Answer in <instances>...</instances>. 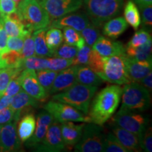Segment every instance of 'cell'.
<instances>
[{"label": "cell", "mask_w": 152, "mask_h": 152, "mask_svg": "<svg viewBox=\"0 0 152 152\" xmlns=\"http://www.w3.org/2000/svg\"><path fill=\"white\" fill-rule=\"evenodd\" d=\"M122 87L118 85H108L92 99L88 116L91 123L103 125L114 115L121 99Z\"/></svg>", "instance_id": "6da1fadb"}, {"label": "cell", "mask_w": 152, "mask_h": 152, "mask_svg": "<svg viewBox=\"0 0 152 152\" xmlns=\"http://www.w3.org/2000/svg\"><path fill=\"white\" fill-rule=\"evenodd\" d=\"M97 89L98 87L76 83L66 90L52 94V100L68 104L87 115L91 102Z\"/></svg>", "instance_id": "7a4b0ae2"}, {"label": "cell", "mask_w": 152, "mask_h": 152, "mask_svg": "<svg viewBox=\"0 0 152 152\" xmlns=\"http://www.w3.org/2000/svg\"><path fill=\"white\" fill-rule=\"evenodd\" d=\"M16 11L28 31L48 29L51 19L39 0H22Z\"/></svg>", "instance_id": "3957f363"}, {"label": "cell", "mask_w": 152, "mask_h": 152, "mask_svg": "<svg viewBox=\"0 0 152 152\" xmlns=\"http://www.w3.org/2000/svg\"><path fill=\"white\" fill-rule=\"evenodd\" d=\"M124 1L125 0H83V4L91 23L99 28L121 13Z\"/></svg>", "instance_id": "277c9868"}, {"label": "cell", "mask_w": 152, "mask_h": 152, "mask_svg": "<svg viewBox=\"0 0 152 152\" xmlns=\"http://www.w3.org/2000/svg\"><path fill=\"white\" fill-rule=\"evenodd\" d=\"M122 105L120 110L142 112L151 105L150 92L143 85L136 82L125 84L122 87Z\"/></svg>", "instance_id": "5b68a950"}, {"label": "cell", "mask_w": 152, "mask_h": 152, "mask_svg": "<svg viewBox=\"0 0 152 152\" xmlns=\"http://www.w3.org/2000/svg\"><path fill=\"white\" fill-rule=\"evenodd\" d=\"M126 55V54H125ZM125 55L103 57L104 69L99 77L104 81L115 85H125L131 83L125 66Z\"/></svg>", "instance_id": "8992f818"}, {"label": "cell", "mask_w": 152, "mask_h": 152, "mask_svg": "<svg viewBox=\"0 0 152 152\" xmlns=\"http://www.w3.org/2000/svg\"><path fill=\"white\" fill-rule=\"evenodd\" d=\"M106 133L102 125L87 123L83 128L80 140L74 146L75 151L102 152Z\"/></svg>", "instance_id": "52a82bcc"}, {"label": "cell", "mask_w": 152, "mask_h": 152, "mask_svg": "<svg viewBox=\"0 0 152 152\" xmlns=\"http://www.w3.org/2000/svg\"><path fill=\"white\" fill-rule=\"evenodd\" d=\"M111 118V121L118 126L137 134L140 142H141L144 131L147 128L149 122V118L146 115L137 111L127 110H119Z\"/></svg>", "instance_id": "ba28073f"}, {"label": "cell", "mask_w": 152, "mask_h": 152, "mask_svg": "<svg viewBox=\"0 0 152 152\" xmlns=\"http://www.w3.org/2000/svg\"><path fill=\"white\" fill-rule=\"evenodd\" d=\"M43 108L52 115L55 121L60 123L68 121L91 123V120L88 115L73 106L58 101H49Z\"/></svg>", "instance_id": "9c48e42d"}, {"label": "cell", "mask_w": 152, "mask_h": 152, "mask_svg": "<svg viewBox=\"0 0 152 152\" xmlns=\"http://www.w3.org/2000/svg\"><path fill=\"white\" fill-rule=\"evenodd\" d=\"M36 151L60 152L67 149L62 140L60 123L54 119L42 141L34 148Z\"/></svg>", "instance_id": "30bf717a"}, {"label": "cell", "mask_w": 152, "mask_h": 152, "mask_svg": "<svg viewBox=\"0 0 152 152\" xmlns=\"http://www.w3.org/2000/svg\"><path fill=\"white\" fill-rule=\"evenodd\" d=\"M51 21L81 8L83 0H39Z\"/></svg>", "instance_id": "8fae6325"}, {"label": "cell", "mask_w": 152, "mask_h": 152, "mask_svg": "<svg viewBox=\"0 0 152 152\" xmlns=\"http://www.w3.org/2000/svg\"><path fill=\"white\" fill-rule=\"evenodd\" d=\"M19 77L22 89L32 97L39 102H44L47 99L49 94L38 80L36 71L30 69L23 70Z\"/></svg>", "instance_id": "7c38bea8"}, {"label": "cell", "mask_w": 152, "mask_h": 152, "mask_svg": "<svg viewBox=\"0 0 152 152\" xmlns=\"http://www.w3.org/2000/svg\"><path fill=\"white\" fill-rule=\"evenodd\" d=\"M16 121L3 125L0 134V151L11 152L21 150V141L17 134Z\"/></svg>", "instance_id": "4fadbf2b"}, {"label": "cell", "mask_w": 152, "mask_h": 152, "mask_svg": "<svg viewBox=\"0 0 152 152\" xmlns=\"http://www.w3.org/2000/svg\"><path fill=\"white\" fill-rule=\"evenodd\" d=\"M90 23L88 16L85 13L73 12L59 18L52 20L49 28H57L62 29L65 27H70L80 32L89 24H90Z\"/></svg>", "instance_id": "5bb4252c"}, {"label": "cell", "mask_w": 152, "mask_h": 152, "mask_svg": "<svg viewBox=\"0 0 152 152\" xmlns=\"http://www.w3.org/2000/svg\"><path fill=\"white\" fill-rule=\"evenodd\" d=\"M54 121V118L46 110H42L37 114L36 120V126L33 134L29 140L26 142L28 148H35L42 141L47 131Z\"/></svg>", "instance_id": "9a60e30c"}, {"label": "cell", "mask_w": 152, "mask_h": 152, "mask_svg": "<svg viewBox=\"0 0 152 152\" xmlns=\"http://www.w3.org/2000/svg\"><path fill=\"white\" fill-rule=\"evenodd\" d=\"M128 75L132 82L140 83L151 71L152 60L138 61L127 55L124 56Z\"/></svg>", "instance_id": "2e32d148"}, {"label": "cell", "mask_w": 152, "mask_h": 152, "mask_svg": "<svg viewBox=\"0 0 152 152\" xmlns=\"http://www.w3.org/2000/svg\"><path fill=\"white\" fill-rule=\"evenodd\" d=\"M110 126L113 134L127 151L138 152L142 151L140 146V139L137 134L125 130L113 121H111Z\"/></svg>", "instance_id": "e0dca14e"}, {"label": "cell", "mask_w": 152, "mask_h": 152, "mask_svg": "<svg viewBox=\"0 0 152 152\" xmlns=\"http://www.w3.org/2000/svg\"><path fill=\"white\" fill-rule=\"evenodd\" d=\"M92 49L97 52L102 57L125 55V47L120 41L111 40L109 37L101 35L96 39Z\"/></svg>", "instance_id": "ac0fdd59"}, {"label": "cell", "mask_w": 152, "mask_h": 152, "mask_svg": "<svg viewBox=\"0 0 152 152\" xmlns=\"http://www.w3.org/2000/svg\"><path fill=\"white\" fill-rule=\"evenodd\" d=\"M77 68V66L72 65L70 67L59 71V73H58L55 77L49 94L52 95L65 91L77 83L76 80Z\"/></svg>", "instance_id": "d6986e66"}, {"label": "cell", "mask_w": 152, "mask_h": 152, "mask_svg": "<svg viewBox=\"0 0 152 152\" xmlns=\"http://www.w3.org/2000/svg\"><path fill=\"white\" fill-rule=\"evenodd\" d=\"M39 104V102L32 97L22 89L18 93L12 96V99L9 106L14 112V121L18 122L21 116L22 111L25 109H27L28 107L37 108Z\"/></svg>", "instance_id": "ffe728a7"}, {"label": "cell", "mask_w": 152, "mask_h": 152, "mask_svg": "<svg viewBox=\"0 0 152 152\" xmlns=\"http://www.w3.org/2000/svg\"><path fill=\"white\" fill-rule=\"evenodd\" d=\"M85 123L75 124L73 121L63 123L61 125L62 140L66 148L71 149L80 140Z\"/></svg>", "instance_id": "44dd1931"}, {"label": "cell", "mask_w": 152, "mask_h": 152, "mask_svg": "<svg viewBox=\"0 0 152 152\" xmlns=\"http://www.w3.org/2000/svg\"><path fill=\"white\" fill-rule=\"evenodd\" d=\"M4 28L7 35L12 37H25L28 31L22 22L17 11L2 17Z\"/></svg>", "instance_id": "7402d4cb"}, {"label": "cell", "mask_w": 152, "mask_h": 152, "mask_svg": "<svg viewBox=\"0 0 152 152\" xmlns=\"http://www.w3.org/2000/svg\"><path fill=\"white\" fill-rule=\"evenodd\" d=\"M128 24L124 17H114L105 22L102 28V33L106 37L115 39L128 29Z\"/></svg>", "instance_id": "603a6c76"}, {"label": "cell", "mask_w": 152, "mask_h": 152, "mask_svg": "<svg viewBox=\"0 0 152 152\" xmlns=\"http://www.w3.org/2000/svg\"><path fill=\"white\" fill-rule=\"evenodd\" d=\"M17 134L21 142H26L33 134L36 126V118L35 114L28 113L18 120Z\"/></svg>", "instance_id": "cb8c5ba5"}, {"label": "cell", "mask_w": 152, "mask_h": 152, "mask_svg": "<svg viewBox=\"0 0 152 152\" xmlns=\"http://www.w3.org/2000/svg\"><path fill=\"white\" fill-rule=\"evenodd\" d=\"M76 80L80 84L99 87L103 83V80L87 66L77 65Z\"/></svg>", "instance_id": "d4e9b609"}, {"label": "cell", "mask_w": 152, "mask_h": 152, "mask_svg": "<svg viewBox=\"0 0 152 152\" xmlns=\"http://www.w3.org/2000/svg\"><path fill=\"white\" fill-rule=\"evenodd\" d=\"M152 42L151 39L141 46L136 47H130L125 46V53L127 56L132 57V58L138 61L152 60L151 59Z\"/></svg>", "instance_id": "484cf974"}, {"label": "cell", "mask_w": 152, "mask_h": 152, "mask_svg": "<svg viewBox=\"0 0 152 152\" xmlns=\"http://www.w3.org/2000/svg\"><path fill=\"white\" fill-rule=\"evenodd\" d=\"M124 18L127 23L137 30L141 24V17L136 4L129 0L125 6Z\"/></svg>", "instance_id": "4316f807"}, {"label": "cell", "mask_w": 152, "mask_h": 152, "mask_svg": "<svg viewBox=\"0 0 152 152\" xmlns=\"http://www.w3.org/2000/svg\"><path fill=\"white\" fill-rule=\"evenodd\" d=\"M47 28H43L33 32V36L35 42V55L41 57H53L49 50L45 41V33Z\"/></svg>", "instance_id": "83f0119b"}, {"label": "cell", "mask_w": 152, "mask_h": 152, "mask_svg": "<svg viewBox=\"0 0 152 152\" xmlns=\"http://www.w3.org/2000/svg\"><path fill=\"white\" fill-rule=\"evenodd\" d=\"M45 41L53 56L55 51L59 47L64 41L62 31L59 28H49L45 33Z\"/></svg>", "instance_id": "f1b7e54d"}, {"label": "cell", "mask_w": 152, "mask_h": 152, "mask_svg": "<svg viewBox=\"0 0 152 152\" xmlns=\"http://www.w3.org/2000/svg\"><path fill=\"white\" fill-rule=\"evenodd\" d=\"M21 61L20 53L8 49L0 54V68H16L20 69Z\"/></svg>", "instance_id": "f546056e"}, {"label": "cell", "mask_w": 152, "mask_h": 152, "mask_svg": "<svg viewBox=\"0 0 152 152\" xmlns=\"http://www.w3.org/2000/svg\"><path fill=\"white\" fill-rule=\"evenodd\" d=\"M48 66V60L47 57H41L38 56H33L22 58L20 63V69H30L34 71L45 69Z\"/></svg>", "instance_id": "4dcf8cb0"}, {"label": "cell", "mask_w": 152, "mask_h": 152, "mask_svg": "<svg viewBox=\"0 0 152 152\" xmlns=\"http://www.w3.org/2000/svg\"><path fill=\"white\" fill-rule=\"evenodd\" d=\"M62 29L65 43L76 47L78 49L85 45L84 38L82 37L79 31L70 27H65Z\"/></svg>", "instance_id": "1f68e13d"}, {"label": "cell", "mask_w": 152, "mask_h": 152, "mask_svg": "<svg viewBox=\"0 0 152 152\" xmlns=\"http://www.w3.org/2000/svg\"><path fill=\"white\" fill-rule=\"evenodd\" d=\"M58 73V72L52 71L48 68L38 70L36 72L38 80L48 94L52 88L53 83H54L55 77Z\"/></svg>", "instance_id": "d6a6232c"}, {"label": "cell", "mask_w": 152, "mask_h": 152, "mask_svg": "<svg viewBox=\"0 0 152 152\" xmlns=\"http://www.w3.org/2000/svg\"><path fill=\"white\" fill-rule=\"evenodd\" d=\"M21 71V69L16 68H0V98L2 96L11 80L20 74Z\"/></svg>", "instance_id": "836d02e7"}, {"label": "cell", "mask_w": 152, "mask_h": 152, "mask_svg": "<svg viewBox=\"0 0 152 152\" xmlns=\"http://www.w3.org/2000/svg\"><path fill=\"white\" fill-rule=\"evenodd\" d=\"M103 151L104 152H128L113 134V132L106 133L104 141Z\"/></svg>", "instance_id": "e575fe53"}, {"label": "cell", "mask_w": 152, "mask_h": 152, "mask_svg": "<svg viewBox=\"0 0 152 152\" xmlns=\"http://www.w3.org/2000/svg\"><path fill=\"white\" fill-rule=\"evenodd\" d=\"M80 33L82 37L84 38L86 45L90 47L91 48L94 45L96 39L101 36L100 30H99V28L96 27L91 23Z\"/></svg>", "instance_id": "d590c367"}, {"label": "cell", "mask_w": 152, "mask_h": 152, "mask_svg": "<svg viewBox=\"0 0 152 152\" xmlns=\"http://www.w3.org/2000/svg\"><path fill=\"white\" fill-rule=\"evenodd\" d=\"M149 30L145 28L138 30L134 34V35L132 36V37L131 38V39L129 41L126 46L136 48V47H138L145 44L147 41L151 39V34L149 33Z\"/></svg>", "instance_id": "8d00e7d4"}, {"label": "cell", "mask_w": 152, "mask_h": 152, "mask_svg": "<svg viewBox=\"0 0 152 152\" xmlns=\"http://www.w3.org/2000/svg\"><path fill=\"white\" fill-rule=\"evenodd\" d=\"M47 68L52 71L59 72L73 65V59H66L60 57H47Z\"/></svg>", "instance_id": "74e56055"}, {"label": "cell", "mask_w": 152, "mask_h": 152, "mask_svg": "<svg viewBox=\"0 0 152 152\" xmlns=\"http://www.w3.org/2000/svg\"><path fill=\"white\" fill-rule=\"evenodd\" d=\"M87 66L91 68L94 73L98 75L103 72L104 69V58L97 52L92 49L89 58Z\"/></svg>", "instance_id": "f35d334b"}, {"label": "cell", "mask_w": 152, "mask_h": 152, "mask_svg": "<svg viewBox=\"0 0 152 152\" xmlns=\"http://www.w3.org/2000/svg\"><path fill=\"white\" fill-rule=\"evenodd\" d=\"M78 49L76 47L71 46L68 44L64 43L61 44L59 47L55 51L54 56L56 57H60V58H66V59H73L77 54Z\"/></svg>", "instance_id": "ab89813d"}, {"label": "cell", "mask_w": 152, "mask_h": 152, "mask_svg": "<svg viewBox=\"0 0 152 152\" xmlns=\"http://www.w3.org/2000/svg\"><path fill=\"white\" fill-rule=\"evenodd\" d=\"M35 55V42H34L33 33H28L24 37L23 46L20 52V56L22 58H25Z\"/></svg>", "instance_id": "60d3db41"}, {"label": "cell", "mask_w": 152, "mask_h": 152, "mask_svg": "<svg viewBox=\"0 0 152 152\" xmlns=\"http://www.w3.org/2000/svg\"><path fill=\"white\" fill-rule=\"evenodd\" d=\"M91 50L92 48L87 45H85L83 47L79 49L75 58H73V65L87 66L90 58Z\"/></svg>", "instance_id": "b9f144b4"}, {"label": "cell", "mask_w": 152, "mask_h": 152, "mask_svg": "<svg viewBox=\"0 0 152 152\" xmlns=\"http://www.w3.org/2000/svg\"><path fill=\"white\" fill-rule=\"evenodd\" d=\"M20 74L14 76V77L11 80V81L9 82L8 86L6 88L3 95H7V96H14L15 94H16L17 93H18L22 90L21 85H20V77H19Z\"/></svg>", "instance_id": "7bdbcfd3"}, {"label": "cell", "mask_w": 152, "mask_h": 152, "mask_svg": "<svg viewBox=\"0 0 152 152\" xmlns=\"http://www.w3.org/2000/svg\"><path fill=\"white\" fill-rule=\"evenodd\" d=\"M140 145L142 151L146 152L152 151V128L151 127H147L144 131L143 136L140 142Z\"/></svg>", "instance_id": "ee69618b"}, {"label": "cell", "mask_w": 152, "mask_h": 152, "mask_svg": "<svg viewBox=\"0 0 152 152\" xmlns=\"http://www.w3.org/2000/svg\"><path fill=\"white\" fill-rule=\"evenodd\" d=\"M25 37H12L9 36L7 39V46L9 50H13L18 52L20 54L23 46Z\"/></svg>", "instance_id": "f6af8a7d"}, {"label": "cell", "mask_w": 152, "mask_h": 152, "mask_svg": "<svg viewBox=\"0 0 152 152\" xmlns=\"http://www.w3.org/2000/svg\"><path fill=\"white\" fill-rule=\"evenodd\" d=\"M16 6L13 0H0V15L4 17L16 11Z\"/></svg>", "instance_id": "bcb514c9"}, {"label": "cell", "mask_w": 152, "mask_h": 152, "mask_svg": "<svg viewBox=\"0 0 152 152\" xmlns=\"http://www.w3.org/2000/svg\"><path fill=\"white\" fill-rule=\"evenodd\" d=\"M142 11V23L144 28L149 30L152 26V7L151 5L140 9Z\"/></svg>", "instance_id": "7dc6e473"}, {"label": "cell", "mask_w": 152, "mask_h": 152, "mask_svg": "<svg viewBox=\"0 0 152 152\" xmlns=\"http://www.w3.org/2000/svg\"><path fill=\"white\" fill-rule=\"evenodd\" d=\"M14 119V112L10 107L0 110V125L10 123Z\"/></svg>", "instance_id": "c3c4849f"}, {"label": "cell", "mask_w": 152, "mask_h": 152, "mask_svg": "<svg viewBox=\"0 0 152 152\" xmlns=\"http://www.w3.org/2000/svg\"><path fill=\"white\" fill-rule=\"evenodd\" d=\"M9 35H7V32L4 28L2 17H0V54L5 51L8 50L7 46V39Z\"/></svg>", "instance_id": "681fc988"}, {"label": "cell", "mask_w": 152, "mask_h": 152, "mask_svg": "<svg viewBox=\"0 0 152 152\" xmlns=\"http://www.w3.org/2000/svg\"><path fill=\"white\" fill-rule=\"evenodd\" d=\"M139 83L143 85L151 93L152 90V72L151 71L150 73H148L143 79L141 80V81Z\"/></svg>", "instance_id": "f907efd6"}, {"label": "cell", "mask_w": 152, "mask_h": 152, "mask_svg": "<svg viewBox=\"0 0 152 152\" xmlns=\"http://www.w3.org/2000/svg\"><path fill=\"white\" fill-rule=\"evenodd\" d=\"M11 99H12V96L3 95L0 98V110L9 107L11 102Z\"/></svg>", "instance_id": "816d5d0a"}, {"label": "cell", "mask_w": 152, "mask_h": 152, "mask_svg": "<svg viewBox=\"0 0 152 152\" xmlns=\"http://www.w3.org/2000/svg\"><path fill=\"white\" fill-rule=\"evenodd\" d=\"M134 2L139 6L140 9H142L143 7L151 5L152 0H134Z\"/></svg>", "instance_id": "f5cc1de1"}, {"label": "cell", "mask_w": 152, "mask_h": 152, "mask_svg": "<svg viewBox=\"0 0 152 152\" xmlns=\"http://www.w3.org/2000/svg\"><path fill=\"white\" fill-rule=\"evenodd\" d=\"M13 1H14V2L15 3V4H16V9H17V7H18V4L20 3V1H21L22 0H13Z\"/></svg>", "instance_id": "db71d44e"}, {"label": "cell", "mask_w": 152, "mask_h": 152, "mask_svg": "<svg viewBox=\"0 0 152 152\" xmlns=\"http://www.w3.org/2000/svg\"><path fill=\"white\" fill-rule=\"evenodd\" d=\"M1 127H2V125H0V134H1Z\"/></svg>", "instance_id": "11a10c76"}, {"label": "cell", "mask_w": 152, "mask_h": 152, "mask_svg": "<svg viewBox=\"0 0 152 152\" xmlns=\"http://www.w3.org/2000/svg\"><path fill=\"white\" fill-rule=\"evenodd\" d=\"M0 17H1V15H0Z\"/></svg>", "instance_id": "9f6ffc18"}]
</instances>
